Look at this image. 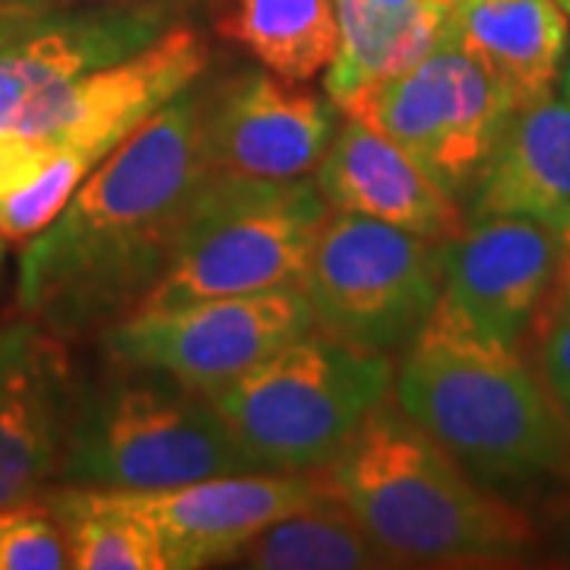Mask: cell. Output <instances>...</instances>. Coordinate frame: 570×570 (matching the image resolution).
<instances>
[{"instance_id":"obj_1","label":"cell","mask_w":570,"mask_h":570,"mask_svg":"<svg viewBox=\"0 0 570 570\" xmlns=\"http://www.w3.org/2000/svg\"><path fill=\"white\" fill-rule=\"evenodd\" d=\"M204 105V89H184L86 175L39 235L22 242V317L63 340L105 330L146 302L213 175Z\"/></svg>"},{"instance_id":"obj_2","label":"cell","mask_w":570,"mask_h":570,"mask_svg":"<svg viewBox=\"0 0 570 570\" xmlns=\"http://www.w3.org/2000/svg\"><path fill=\"white\" fill-rule=\"evenodd\" d=\"M396 406L494 494L570 479V425L520 348L441 298L393 377Z\"/></svg>"},{"instance_id":"obj_3","label":"cell","mask_w":570,"mask_h":570,"mask_svg":"<svg viewBox=\"0 0 570 570\" xmlns=\"http://www.w3.org/2000/svg\"><path fill=\"white\" fill-rule=\"evenodd\" d=\"M317 482L396 568L508 564L535 546L530 517L479 485L390 400L367 412Z\"/></svg>"},{"instance_id":"obj_4","label":"cell","mask_w":570,"mask_h":570,"mask_svg":"<svg viewBox=\"0 0 570 570\" xmlns=\"http://www.w3.org/2000/svg\"><path fill=\"white\" fill-rule=\"evenodd\" d=\"M235 472L264 469L250 463L200 390L127 365L77 384L55 475L61 485L153 491Z\"/></svg>"},{"instance_id":"obj_5","label":"cell","mask_w":570,"mask_h":570,"mask_svg":"<svg viewBox=\"0 0 570 570\" xmlns=\"http://www.w3.org/2000/svg\"><path fill=\"white\" fill-rule=\"evenodd\" d=\"M393 377L390 355L314 326L204 396L254 466L314 472L387 400Z\"/></svg>"},{"instance_id":"obj_6","label":"cell","mask_w":570,"mask_h":570,"mask_svg":"<svg viewBox=\"0 0 570 570\" xmlns=\"http://www.w3.org/2000/svg\"><path fill=\"white\" fill-rule=\"evenodd\" d=\"M330 206L317 184L257 181L213 171L181 242L140 307H168L302 285Z\"/></svg>"},{"instance_id":"obj_7","label":"cell","mask_w":570,"mask_h":570,"mask_svg":"<svg viewBox=\"0 0 570 570\" xmlns=\"http://www.w3.org/2000/svg\"><path fill=\"white\" fill-rule=\"evenodd\" d=\"M302 292L317 330L390 355L412 343L441 302V242L333 209Z\"/></svg>"},{"instance_id":"obj_8","label":"cell","mask_w":570,"mask_h":570,"mask_svg":"<svg viewBox=\"0 0 570 570\" xmlns=\"http://www.w3.org/2000/svg\"><path fill=\"white\" fill-rule=\"evenodd\" d=\"M513 108L508 89L444 29L422 61L377 86L348 115L381 130L450 197L463 200Z\"/></svg>"},{"instance_id":"obj_9","label":"cell","mask_w":570,"mask_h":570,"mask_svg":"<svg viewBox=\"0 0 570 570\" xmlns=\"http://www.w3.org/2000/svg\"><path fill=\"white\" fill-rule=\"evenodd\" d=\"M314 330L302 285L190 305L137 307L102 330L111 365L146 367L190 390L219 387L295 336Z\"/></svg>"},{"instance_id":"obj_10","label":"cell","mask_w":570,"mask_h":570,"mask_svg":"<svg viewBox=\"0 0 570 570\" xmlns=\"http://www.w3.org/2000/svg\"><path fill=\"white\" fill-rule=\"evenodd\" d=\"M209 67V45L194 29L175 22L137 55L51 86L0 127L20 134L51 156H80L99 165L153 115L190 89Z\"/></svg>"},{"instance_id":"obj_11","label":"cell","mask_w":570,"mask_h":570,"mask_svg":"<svg viewBox=\"0 0 570 570\" xmlns=\"http://www.w3.org/2000/svg\"><path fill=\"white\" fill-rule=\"evenodd\" d=\"M99 491L159 535L168 570L228 564L269 523L324 498L321 482L305 472H235L171 489Z\"/></svg>"},{"instance_id":"obj_12","label":"cell","mask_w":570,"mask_h":570,"mask_svg":"<svg viewBox=\"0 0 570 570\" xmlns=\"http://www.w3.org/2000/svg\"><path fill=\"white\" fill-rule=\"evenodd\" d=\"M340 127V108L269 70H242L206 92L204 146L213 171L298 181L317 171Z\"/></svg>"},{"instance_id":"obj_13","label":"cell","mask_w":570,"mask_h":570,"mask_svg":"<svg viewBox=\"0 0 570 570\" xmlns=\"http://www.w3.org/2000/svg\"><path fill=\"white\" fill-rule=\"evenodd\" d=\"M554 257L558 247L546 223L523 216L469 219L441 242V298L482 336L520 348L549 305Z\"/></svg>"},{"instance_id":"obj_14","label":"cell","mask_w":570,"mask_h":570,"mask_svg":"<svg viewBox=\"0 0 570 570\" xmlns=\"http://www.w3.org/2000/svg\"><path fill=\"white\" fill-rule=\"evenodd\" d=\"M77 381L58 333L0 324V510L32 501L61 466Z\"/></svg>"},{"instance_id":"obj_15","label":"cell","mask_w":570,"mask_h":570,"mask_svg":"<svg viewBox=\"0 0 570 570\" xmlns=\"http://www.w3.org/2000/svg\"><path fill=\"white\" fill-rule=\"evenodd\" d=\"M175 22V0L48 10L0 45V118L51 86L137 55Z\"/></svg>"},{"instance_id":"obj_16","label":"cell","mask_w":570,"mask_h":570,"mask_svg":"<svg viewBox=\"0 0 570 570\" xmlns=\"http://www.w3.org/2000/svg\"><path fill=\"white\" fill-rule=\"evenodd\" d=\"M314 184L330 209L396 225L428 242H448L469 223L460 200L362 118L340 121Z\"/></svg>"},{"instance_id":"obj_17","label":"cell","mask_w":570,"mask_h":570,"mask_svg":"<svg viewBox=\"0 0 570 570\" xmlns=\"http://www.w3.org/2000/svg\"><path fill=\"white\" fill-rule=\"evenodd\" d=\"M466 200V219L523 216L549 223L570 209V105L551 92L513 108Z\"/></svg>"},{"instance_id":"obj_18","label":"cell","mask_w":570,"mask_h":570,"mask_svg":"<svg viewBox=\"0 0 570 570\" xmlns=\"http://www.w3.org/2000/svg\"><path fill=\"white\" fill-rule=\"evenodd\" d=\"M444 29L508 89L517 108L554 92L570 36V17L558 0H456Z\"/></svg>"},{"instance_id":"obj_19","label":"cell","mask_w":570,"mask_h":570,"mask_svg":"<svg viewBox=\"0 0 570 570\" xmlns=\"http://www.w3.org/2000/svg\"><path fill=\"white\" fill-rule=\"evenodd\" d=\"M340 20V48L326 67L324 89L348 115L377 86L406 73L425 58L444 32L448 10L415 0L387 7L381 0H333Z\"/></svg>"},{"instance_id":"obj_20","label":"cell","mask_w":570,"mask_h":570,"mask_svg":"<svg viewBox=\"0 0 570 570\" xmlns=\"http://www.w3.org/2000/svg\"><path fill=\"white\" fill-rule=\"evenodd\" d=\"M219 32L288 82H311L326 73L340 48L333 0H235L219 20Z\"/></svg>"},{"instance_id":"obj_21","label":"cell","mask_w":570,"mask_h":570,"mask_svg":"<svg viewBox=\"0 0 570 570\" xmlns=\"http://www.w3.org/2000/svg\"><path fill=\"white\" fill-rule=\"evenodd\" d=\"M228 564L254 570L396 568L387 551L326 491L311 508L295 510L257 532Z\"/></svg>"},{"instance_id":"obj_22","label":"cell","mask_w":570,"mask_h":570,"mask_svg":"<svg viewBox=\"0 0 570 570\" xmlns=\"http://www.w3.org/2000/svg\"><path fill=\"white\" fill-rule=\"evenodd\" d=\"M77 570H168L159 535L115 508L99 489L61 485L45 498Z\"/></svg>"},{"instance_id":"obj_23","label":"cell","mask_w":570,"mask_h":570,"mask_svg":"<svg viewBox=\"0 0 570 570\" xmlns=\"http://www.w3.org/2000/svg\"><path fill=\"white\" fill-rule=\"evenodd\" d=\"M63 568H70V558L51 510L32 501L0 510V570Z\"/></svg>"},{"instance_id":"obj_24","label":"cell","mask_w":570,"mask_h":570,"mask_svg":"<svg viewBox=\"0 0 570 570\" xmlns=\"http://www.w3.org/2000/svg\"><path fill=\"white\" fill-rule=\"evenodd\" d=\"M539 381L570 425V305H549L539 317Z\"/></svg>"},{"instance_id":"obj_25","label":"cell","mask_w":570,"mask_h":570,"mask_svg":"<svg viewBox=\"0 0 570 570\" xmlns=\"http://www.w3.org/2000/svg\"><path fill=\"white\" fill-rule=\"evenodd\" d=\"M546 225L551 228V235H554V247H558L549 305H570V209L558 213V216L549 219Z\"/></svg>"},{"instance_id":"obj_26","label":"cell","mask_w":570,"mask_h":570,"mask_svg":"<svg viewBox=\"0 0 570 570\" xmlns=\"http://www.w3.org/2000/svg\"><path fill=\"white\" fill-rule=\"evenodd\" d=\"M48 10L32 3V0H0V45L17 36L20 29H26L32 20L45 17Z\"/></svg>"},{"instance_id":"obj_27","label":"cell","mask_w":570,"mask_h":570,"mask_svg":"<svg viewBox=\"0 0 570 570\" xmlns=\"http://www.w3.org/2000/svg\"><path fill=\"white\" fill-rule=\"evenodd\" d=\"M45 10H63V7H92V3H134V0H32Z\"/></svg>"},{"instance_id":"obj_28","label":"cell","mask_w":570,"mask_h":570,"mask_svg":"<svg viewBox=\"0 0 570 570\" xmlns=\"http://www.w3.org/2000/svg\"><path fill=\"white\" fill-rule=\"evenodd\" d=\"M558 82H561V99L570 105V48L564 51V63H561V77H558Z\"/></svg>"},{"instance_id":"obj_29","label":"cell","mask_w":570,"mask_h":570,"mask_svg":"<svg viewBox=\"0 0 570 570\" xmlns=\"http://www.w3.org/2000/svg\"><path fill=\"white\" fill-rule=\"evenodd\" d=\"M3 266H7V238H0V276H3Z\"/></svg>"},{"instance_id":"obj_30","label":"cell","mask_w":570,"mask_h":570,"mask_svg":"<svg viewBox=\"0 0 570 570\" xmlns=\"http://www.w3.org/2000/svg\"><path fill=\"white\" fill-rule=\"evenodd\" d=\"M431 3H438V7H444V10H450V7H453L456 0H431Z\"/></svg>"},{"instance_id":"obj_31","label":"cell","mask_w":570,"mask_h":570,"mask_svg":"<svg viewBox=\"0 0 570 570\" xmlns=\"http://www.w3.org/2000/svg\"><path fill=\"white\" fill-rule=\"evenodd\" d=\"M558 3L564 7V13H568V17H570V0H558Z\"/></svg>"}]
</instances>
